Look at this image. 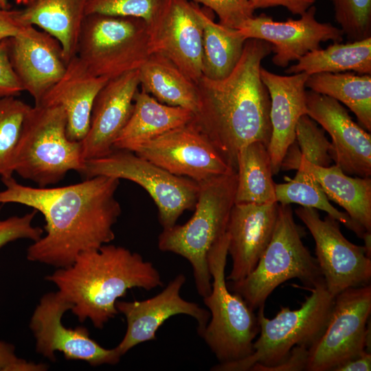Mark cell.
Returning a JSON list of instances; mask_svg holds the SVG:
<instances>
[{
    "instance_id": "1",
    "label": "cell",
    "mask_w": 371,
    "mask_h": 371,
    "mask_svg": "<svg viewBox=\"0 0 371 371\" xmlns=\"http://www.w3.org/2000/svg\"><path fill=\"white\" fill-rule=\"evenodd\" d=\"M1 181L0 203L24 205L44 216L46 234L28 247L29 260L67 267L82 252L115 238L113 227L122 212L115 198L120 179L95 176L65 186L36 188L13 177Z\"/></svg>"
},
{
    "instance_id": "2",
    "label": "cell",
    "mask_w": 371,
    "mask_h": 371,
    "mask_svg": "<svg viewBox=\"0 0 371 371\" xmlns=\"http://www.w3.org/2000/svg\"><path fill=\"white\" fill-rule=\"evenodd\" d=\"M271 52L269 42L247 39L227 76L212 80L202 76L196 83L199 106L192 122L236 171L243 148L254 142L268 147L270 141L271 99L260 69Z\"/></svg>"
},
{
    "instance_id": "3",
    "label": "cell",
    "mask_w": 371,
    "mask_h": 371,
    "mask_svg": "<svg viewBox=\"0 0 371 371\" xmlns=\"http://www.w3.org/2000/svg\"><path fill=\"white\" fill-rule=\"evenodd\" d=\"M45 279L72 304L80 322L89 319L99 329L119 313L115 303L128 289L150 291L163 284L151 262L124 247L107 244L82 252L71 265Z\"/></svg>"
},
{
    "instance_id": "4",
    "label": "cell",
    "mask_w": 371,
    "mask_h": 371,
    "mask_svg": "<svg viewBox=\"0 0 371 371\" xmlns=\"http://www.w3.org/2000/svg\"><path fill=\"white\" fill-rule=\"evenodd\" d=\"M236 184V171L199 182L193 216L183 225L163 229L158 237L159 250L179 255L190 262L197 293L202 298L212 289L207 253L226 232Z\"/></svg>"
},
{
    "instance_id": "5",
    "label": "cell",
    "mask_w": 371,
    "mask_h": 371,
    "mask_svg": "<svg viewBox=\"0 0 371 371\" xmlns=\"http://www.w3.org/2000/svg\"><path fill=\"white\" fill-rule=\"evenodd\" d=\"M311 291L295 310L282 306L272 319L264 315V306L257 315L260 336L253 344V352L233 362L218 363L213 371H262L278 365L295 346L311 348L324 333L333 308L335 297L323 284Z\"/></svg>"
},
{
    "instance_id": "6",
    "label": "cell",
    "mask_w": 371,
    "mask_h": 371,
    "mask_svg": "<svg viewBox=\"0 0 371 371\" xmlns=\"http://www.w3.org/2000/svg\"><path fill=\"white\" fill-rule=\"evenodd\" d=\"M302 233L289 204L279 203L271 239L256 267L247 276L230 284L232 292L254 311L265 306L273 290L290 279H299L306 289L325 284L316 258L302 240Z\"/></svg>"
},
{
    "instance_id": "7",
    "label": "cell",
    "mask_w": 371,
    "mask_h": 371,
    "mask_svg": "<svg viewBox=\"0 0 371 371\" xmlns=\"http://www.w3.org/2000/svg\"><path fill=\"white\" fill-rule=\"evenodd\" d=\"M85 167L80 141L67 135V117L59 106H31L16 151L14 171L39 187L60 181L69 171Z\"/></svg>"
},
{
    "instance_id": "8",
    "label": "cell",
    "mask_w": 371,
    "mask_h": 371,
    "mask_svg": "<svg viewBox=\"0 0 371 371\" xmlns=\"http://www.w3.org/2000/svg\"><path fill=\"white\" fill-rule=\"evenodd\" d=\"M227 247L228 236L225 232L207 253L212 289L203 299L210 318L200 335L219 363L236 361L251 355L254 339L259 333L257 315L227 285L225 272Z\"/></svg>"
},
{
    "instance_id": "9",
    "label": "cell",
    "mask_w": 371,
    "mask_h": 371,
    "mask_svg": "<svg viewBox=\"0 0 371 371\" xmlns=\"http://www.w3.org/2000/svg\"><path fill=\"white\" fill-rule=\"evenodd\" d=\"M151 54L148 26L143 19L86 15L76 56L93 75L110 80L139 69Z\"/></svg>"
},
{
    "instance_id": "10",
    "label": "cell",
    "mask_w": 371,
    "mask_h": 371,
    "mask_svg": "<svg viewBox=\"0 0 371 371\" xmlns=\"http://www.w3.org/2000/svg\"><path fill=\"white\" fill-rule=\"evenodd\" d=\"M80 174L85 179L105 176L137 183L156 204L163 229L174 226L184 211L194 208L199 190L198 182L175 175L127 150L115 149L105 157L86 160Z\"/></svg>"
},
{
    "instance_id": "11",
    "label": "cell",
    "mask_w": 371,
    "mask_h": 371,
    "mask_svg": "<svg viewBox=\"0 0 371 371\" xmlns=\"http://www.w3.org/2000/svg\"><path fill=\"white\" fill-rule=\"evenodd\" d=\"M370 284L346 289L335 297L331 316L319 339L308 348V371L333 370L368 346Z\"/></svg>"
},
{
    "instance_id": "12",
    "label": "cell",
    "mask_w": 371,
    "mask_h": 371,
    "mask_svg": "<svg viewBox=\"0 0 371 371\" xmlns=\"http://www.w3.org/2000/svg\"><path fill=\"white\" fill-rule=\"evenodd\" d=\"M295 214L315 240L316 260L333 297L346 289L370 284L371 257L364 245L347 240L339 221L328 215L322 219L315 208L301 207Z\"/></svg>"
},
{
    "instance_id": "13",
    "label": "cell",
    "mask_w": 371,
    "mask_h": 371,
    "mask_svg": "<svg viewBox=\"0 0 371 371\" xmlns=\"http://www.w3.org/2000/svg\"><path fill=\"white\" fill-rule=\"evenodd\" d=\"M131 151L175 175L198 183L236 171L192 120Z\"/></svg>"
},
{
    "instance_id": "14",
    "label": "cell",
    "mask_w": 371,
    "mask_h": 371,
    "mask_svg": "<svg viewBox=\"0 0 371 371\" xmlns=\"http://www.w3.org/2000/svg\"><path fill=\"white\" fill-rule=\"evenodd\" d=\"M196 5L164 0L147 23L151 52L165 56L194 83L203 76V27Z\"/></svg>"
},
{
    "instance_id": "15",
    "label": "cell",
    "mask_w": 371,
    "mask_h": 371,
    "mask_svg": "<svg viewBox=\"0 0 371 371\" xmlns=\"http://www.w3.org/2000/svg\"><path fill=\"white\" fill-rule=\"evenodd\" d=\"M72 308L59 293L44 295L31 317L30 327L36 339V352L54 361L55 352L67 359L82 360L91 366L115 365L122 355L117 349H106L89 337L88 330L66 328L62 324L65 312Z\"/></svg>"
},
{
    "instance_id": "16",
    "label": "cell",
    "mask_w": 371,
    "mask_h": 371,
    "mask_svg": "<svg viewBox=\"0 0 371 371\" xmlns=\"http://www.w3.org/2000/svg\"><path fill=\"white\" fill-rule=\"evenodd\" d=\"M315 14L314 5L297 20L276 21L262 14L248 19L237 30L246 39L257 38L271 43L275 54L273 63L286 67L291 61L297 60L307 53L321 48L322 42L343 41L341 29L330 23L317 21Z\"/></svg>"
},
{
    "instance_id": "17",
    "label": "cell",
    "mask_w": 371,
    "mask_h": 371,
    "mask_svg": "<svg viewBox=\"0 0 371 371\" xmlns=\"http://www.w3.org/2000/svg\"><path fill=\"white\" fill-rule=\"evenodd\" d=\"M186 276L178 274L159 293L144 300L131 302L117 301L115 307L126 319V333L115 347L122 356L137 345L155 340L159 328L170 317L187 315L197 322L199 335L205 330L210 313L198 304L184 300L180 295Z\"/></svg>"
},
{
    "instance_id": "18",
    "label": "cell",
    "mask_w": 371,
    "mask_h": 371,
    "mask_svg": "<svg viewBox=\"0 0 371 371\" xmlns=\"http://www.w3.org/2000/svg\"><path fill=\"white\" fill-rule=\"evenodd\" d=\"M306 115L319 124L332 138L331 157L346 175H371V136L355 123L335 99L306 91Z\"/></svg>"
},
{
    "instance_id": "19",
    "label": "cell",
    "mask_w": 371,
    "mask_h": 371,
    "mask_svg": "<svg viewBox=\"0 0 371 371\" xmlns=\"http://www.w3.org/2000/svg\"><path fill=\"white\" fill-rule=\"evenodd\" d=\"M139 69L109 80L97 94L88 132L80 141L85 160L105 157L126 124L133 109V100L139 90Z\"/></svg>"
},
{
    "instance_id": "20",
    "label": "cell",
    "mask_w": 371,
    "mask_h": 371,
    "mask_svg": "<svg viewBox=\"0 0 371 371\" xmlns=\"http://www.w3.org/2000/svg\"><path fill=\"white\" fill-rule=\"evenodd\" d=\"M10 56L23 91L34 104L62 78L67 65L59 41L31 25L10 38Z\"/></svg>"
},
{
    "instance_id": "21",
    "label": "cell",
    "mask_w": 371,
    "mask_h": 371,
    "mask_svg": "<svg viewBox=\"0 0 371 371\" xmlns=\"http://www.w3.org/2000/svg\"><path fill=\"white\" fill-rule=\"evenodd\" d=\"M278 202L234 203L226 232L232 267L226 280H240L256 267L269 243L278 214Z\"/></svg>"
},
{
    "instance_id": "22",
    "label": "cell",
    "mask_w": 371,
    "mask_h": 371,
    "mask_svg": "<svg viewBox=\"0 0 371 371\" xmlns=\"http://www.w3.org/2000/svg\"><path fill=\"white\" fill-rule=\"evenodd\" d=\"M260 74L271 99V135L267 149L272 173L276 175L288 147L295 140L297 121L306 114L305 82L309 75L301 72L280 76L262 67Z\"/></svg>"
},
{
    "instance_id": "23",
    "label": "cell",
    "mask_w": 371,
    "mask_h": 371,
    "mask_svg": "<svg viewBox=\"0 0 371 371\" xmlns=\"http://www.w3.org/2000/svg\"><path fill=\"white\" fill-rule=\"evenodd\" d=\"M108 80L91 73L76 55L67 63L62 78L38 104L62 107L67 117L69 139L82 141L89 130L95 98Z\"/></svg>"
},
{
    "instance_id": "24",
    "label": "cell",
    "mask_w": 371,
    "mask_h": 371,
    "mask_svg": "<svg viewBox=\"0 0 371 371\" xmlns=\"http://www.w3.org/2000/svg\"><path fill=\"white\" fill-rule=\"evenodd\" d=\"M89 0H25L19 10L25 25L47 32L61 45L67 63L76 55L81 28Z\"/></svg>"
},
{
    "instance_id": "25",
    "label": "cell",
    "mask_w": 371,
    "mask_h": 371,
    "mask_svg": "<svg viewBox=\"0 0 371 371\" xmlns=\"http://www.w3.org/2000/svg\"><path fill=\"white\" fill-rule=\"evenodd\" d=\"M194 113L186 109L157 101L143 89L133 100L131 115L113 144V149L131 151L134 147L190 122Z\"/></svg>"
},
{
    "instance_id": "26",
    "label": "cell",
    "mask_w": 371,
    "mask_h": 371,
    "mask_svg": "<svg viewBox=\"0 0 371 371\" xmlns=\"http://www.w3.org/2000/svg\"><path fill=\"white\" fill-rule=\"evenodd\" d=\"M300 164L315 177L328 199L341 206L355 223L371 232L370 177H352L336 164L319 167L303 157Z\"/></svg>"
},
{
    "instance_id": "27",
    "label": "cell",
    "mask_w": 371,
    "mask_h": 371,
    "mask_svg": "<svg viewBox=\"0 0 371 371\" xmlns=\"http://www.w3.org/2000/svg\"><path fill=\"white\" fill-rule=\"evenodd\" d=\"M139 85L161 103L179 106L194 114L199 106L196 83L172 61L159 53H152L139 69Z\"/></svg>"
},
{
    "instance_id": "28",
    "label": "cell",
    "mask_w": 371,
    "mask_h": 371,
    "mask_svg": "<svg viewBox=\"0 0 371 371\" xmlns=\"http://www.w3.org/2000/svg\"><path fill=\"white\" fill-rule=\"evenodd\" d=\"M196 9L203 27V76L223 79L236 65L247 39L237 29L214 22L211 10L207 12L198 4Z\"/></svg>"
},
{
    "instance_id": "29",
    "label": "cell",
    "mask_w": 371,
    "mask_h": 371,
    "mask_svg": "<svg viewBox=\"0 0 371 371\" xmlns=\"http://www.w3.org/2000/svg\"><path fill=\"white\" fill-rule=\"evenodd\" d=\"M344 71L371 74V37L345 44L334 43L324 49L311 51L285 70L289 75Z\"/></svg>"
},
{
    "instance_id": "30",
    "label": "cell",
    "mask_w": 371,
    "mask_h": 371,
    "mask_svg": "<svg viewBox=\"0 0 371 371\" xmlns=\"http://www.w3.org/2000/svg\"><path fill=\"white\" fill-rule=\"evenodd\" d=\"M235 203L277 202L267 146L260 142L243 148L237 158Z\"/></svg>"
},
{
    "instance_id": "31",
    "label": "cell",
    "mask_w": 371,
    "mask_h": 371,
    "mask_svg": "<svg viewBox=\"0 0 371 371\" xmlns=\"http://www.w3.org/2000/svg\"><path fill=\"white\" fill-rule=\"evenodd\" d=\"M305 87L341 102L354 113L360 124L371 131V74L323 72L309 75Z\"/></svg>"
},
{
    "instance_id": "32",
    "label": "cell",
    "mask_w": 371,
    "mask_h": 371,
    "mask_svg": "<svg viewBox=\"0 0 371 371\" xmlns=\"http://www.w3.org/2000/svg\"><path fill=\"white\" fill-rule=\"evenodd\" d=\"M286 179V182L275 185L276 199L278 203H297L302 207L324 211L361 238L368 232L355 223L346 212L339 211L330 204L319 183L302 164L293 179Z\"/></svg>"
},
{
    "instance_id": "33",
    "label": "cell",
    "mask_w": 371,
    "mask_h": 371,
    "mask_svg": "<svg viewBox=\"0 0 371 371\" xmlns=\"http://www.w3.org/2000/svg\"><path fill=\"white\" fill-rule=\"evenodd\" d=\"M332 144L327 139L322 129L306 114L297 121L295 140L288 147L281 163L280 169L297 170L302 157L319 167H329L333 159Z\"/></svg>"
},
{
    "instance_id": "34",
    "label": "cell",
    "mask_w": 371,
    "mask_h": 371,
    "mask_svg": "<svg viewBox=\"0 0 371 371\" xmlns=\"http://www.w3.org/2000/svg\"><path fill=\"white\" fill-rule=\"evenodd\" d=\"M31 106L14 96L0 98V177H12L16 151Z\"/></svg>"
},
{
    "instance_id": "35",
    "label": "cell",
    "mask_w": 371,
    "mask_h": 371,
    "mask_svg": "<svg viewBox=\"0 0 371 371\" xmlns=\"http://www.w3.org/2000/svg\"><path fill=\"white\" fill-rule=\"evenodd\" d=\"M335 19L349 42L371 37V0H330Z\"/></svg>"
},
{
    "instance_id": "36",
    "label": "cell",
    "mask_w": 371,
    "mask_h": 371,
    "mask_svg": "<svg viewBox=\"0 0 371 371\" xmlns=\"http://www.w3.org/2000/svg\"><path fill=\"white\" fill-rule=\"evenodd\" d=\"M164 0H89L86 14L100 13L143 19L147 23Z\"/></svg>"
},
{
    "instance_id": "37",
    "label": "cell",
    "mask_w": 371,
    "mask_h": 371,
    "mask_svg": "<svg viewBox=\"0 0 371 371\" xmlns=\"http://www.w3.org/2000/svg\"><path fill=\"white\" fill-rule=\"evenodd\" d=\"M201 3L214 12L219 23L238 29L246 20L254 16V8L248 0H188Z\"/></svg>"
},
{
    "instance_id": "38",
    "label": "cell",
    "mask_w": 371,
    "mask_h": 371,
    "mask_svg": "<svg viewBox=\"0 0 371 371\" xmlns=\"http://www.w3.org/2000/svg\"><path fill=\"white\" fill-rule=\"evenodd\" d=\"M1 207L2 204L0 203V212ZM36 214V211L33 210L23 216L0 218V248L19 239L38 240L43 236V230L32 224Z\"/></svg>"
},
{
    "instance_id": "39",
    "label": "cell",
    "mask_w": 371,
    "mask_h": 371,
    "mask_svg": "<svg viewBox=\"0 0 371 371\" xmlns=\"http://www.w3.org/2000/svg\"><path fill=\"white\" fill-rule=\"evenodd\" d=\"M23 88L13 68L10 56V38L0 41V98L16 97Z\"/></svg>"
},
{
    "instance_id": "40",
    "label": "cell",
    "mask_w": 371,
    "mask_h": 371,
    "mask_svg": "<svg viewBox=\"0 0 371 371\" xmlns=\"http://www.w3.org/2000/svg\"><path fill=\"white\" fill-rule=\"evenodd\" d=\"M47 366L19 358L12 344L0 341V371H43Z\"/></svg>"
},
{
    "instance_id": "41",
    "label": "cell",
    "mask_w": 371,
    "mask_h": 371,
    "mask_svg": "<svg viewBox=\"0 0 371 371\" xmlns=\"http://www.w3.org/2000/svg\"><path fill=\"white\" fill-rule=\"evenodd\" d=\"M308 357V348L295 346L289 355L280 363L265 368L262 371H302L306 370Z\"/></svg>"
},
{
    "instance_id": "42",
    "label": "cell",
    "mask_w": 371,
    "mask_h": 371,
    "mask_svg": "<svg viewBox=\"0 0 371 371\" xmlns=\"http://www.w3.org/2000/svg\"><path fill=\"white\" fill-rule=\"evenodd\" d=\"M25 27L19 17V10L0 7V41L16 36Z\"/></svg>"
},
{
    "instance_id": "43",
    "label": "cell",
    "mask_w": 371,
    "mask_h": 371,
    "mask_svg": "<svg viewBox=\"0 0 371 371\" xmlns=\"http://www.w3.org/2000/svg\"><path fill=\"white\" fill-rule=\"evenodd\" d=\"M254 10L283 6L293 14L301 15L313 5L316 0H248Z\"/></svg>"
},
{
    "instance_id": "44",
    "label": "cell",
    "mask_w": 371,
    "mask_h": 371,
    "mask_svg": "<svg viewBox=\"0 0 371 371\" xmlns=\"http://www.w3.org/2000/svg\"><path fill=\"white\" fill-rule=\"evenodd\" d=\"M371 354L364 350L359 355L336 366L333 371H370Z\"/></svg>"
},
{
    "instance_id": "45",
    "label": "cell",
    "mask_w": 371,
    "mask_h": 371,
    "mask_svg": "<svg viewBox=\"0 0 371 371\" xmlns=\"http://www.w3.org/2000/svg\"><path fill=\"white\" fill-rule=\"evenodd\" d=\"M0 7L3 9H10L8 0H0Z\"/></svg>"
}]
</instances>
